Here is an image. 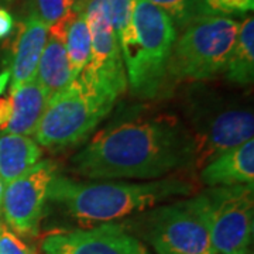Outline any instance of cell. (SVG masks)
<instances>
[{"label":"cell","mask_w":254,"mask_h":254,"mask_svg":"<svg viewBox=\"0 0 254 254\" xmlns=\"http://www.w3.org/2000/svg\"><path fill=\"white\" fill-rule=\"evenodd\" d=\"M143 233L157 254H218L193 198L150 210Z\"/></svg>","instance_id":"obj_7"},{"label":"cell","mask_w":254,"mask_h":254,"mask_svg":"<svg viewBox=\"0 0 254 254\" xmlns=\"http://www.w3.org/2000/svg\"><path fill=\"white\" fill-rule=\"evenodd\" d=\"M195 184L178 174L147 182L78 181L54 175L47 200H51L82 223H109L143 212L163 200L188 196Z\"/></svg>","instance_id":"obj_2"},{"label":"cell","mask_w":254,"mask_h":254,"mask_svg":"<svg viewBox=\"0 0 254 254\" xmlns=\"http://www.w3.org/2000/svg\"><path fill=\"white\" fill-rule=\"evenodd\" d=\"M196 133L171 115L106 127L71 158L69 171L86 180H158L198 165Z\"/></svg>","instance_id":"obj_1"},{"label":"cell","mask_w":254,"mask_h":254,"mask_svg":"<svg viewBox=\"0 0 254 254\" xmlns=\"http://www.w3.org/2000/svg\"><path fill=\"white\" fill-rule=\"evenodd\" d=\"M100 4L116 33L126 68L133 63L138 48V38L133 24V0H100Z\"/></svg>","instance_id":"obj_18"},{"label":"cell","mask_w":254,"mask_h":254,"mask_svg":"<svg viewBox=\"0 0 254 254\" xmlns=\"http://www.w3.org/2000/svg\"><path fill=\"white\" fill-rule=\"evenodd\" d=\"M254 134V115L249 109H226L196 133L199 140L198 165L209 163L216 155L237 147Z\"/></svg>","instance_id":"obj_11"},{"label":"cell","mask_w":254,"mask_h":254,"mask_svg":"<svg viewBox=\"0 0 254 254\" xmlns=\"http://www.w3.org/2000/svg\"><path fill=\"white\" fill-rule=\"evenodd\" d=\"M115 102L102 96L79 79L50 98L37 125V144L61 151L89 137L100 120L108 116Z\"/></svg>","instance_id":"obj_5"},{"label":"cell","mask_w":254,"mask_h":254,"mask_svg":"<svg viewBox=\"0 0 254 254\" xmlns=\"http://www.w3.org/2000/svg\"><path fill=\"white\" fill-rule=\"evenodd\" d=\"M239 24L227 16H203L193 20L174 43L168 78L181 82L208 81L225 72Z\"/></svg>","instance_id":"obj_3"},{"label":"cell","mask_w":254,"mask_h":254,"mask_svg":"<svg viewBox=\"0 0 254 254\" xmlns=\"http://www.w3.org/2000/svg\"><path fill=\"white\" fill-rule=\"evenodd\" d=\"M41 249L46 254H151L138 237L113 222L51 233Z\"/></svg>","instance_id":"obj_10"},{"label":"cell","mask_w":254,"mask_h":254,"mask_svg":"<svg viewBox=\"0 0 254 254\" xmlns=\"http://www.w3.org/2000/svg\"><path fill=\"white\" fill-rule=\"evenodd\" d=\"M65 50L71 65L73 81L82 72L91 57V33L83 10V0L78 1L76 11L65 34Z\"/></svg>","instance_id":"obj_19"},{"label":"cell","mask_w":254,"mask_h":254,"mask_svg":"<svg viewBox=\"0 0 254 254\" xmlns=\"http://www.w3.org/2000/svg\"><path fill=\"white\" fill-rule=\"evenodd\" d=\"M55 164L41 160L4 188L1 213L7 225L20 236H37L43 218L47 192L55 175Z\"/></svg>","instance_id":"obj_9"},{"label":"cell","mask_w":254,"mask_h":254,"mask_svg":"<svg viewBox=\"0 0 254 254\" xmlns=\"http://www.w3.org/2000/svg\"><path fill=\"white\" fill-rule=\"evenodd\" d=\"M10 118V98H0V127H3Z\"/></svg>","instance_id":"obj_25"},{"label":"cell","mask_w":254,"mask_h":254,"mask_svg":"<svg viewBox=\"0 0 254 254\" xmlns=\"http://www.w3.org/2000/svg\"><path fill=\"white\" fill-rule=\"evenodd\" d=\"M14 30V17L9 10L0 7V40L6 38Z\"/></svg>","instance_id":"obj_24"},{"label":"cell","mask_w":254,"mask_h":254,"mask_svg":"<svg viewBox=\"0 0 254 254\" xmlns=\"http://www.w3.org/2000/svg\"><path fill=\"white\" fill-rule=\"evenodd\" d=\"M9 98L10 118L4 126L0 127L1 133L21 136L34 134L50 100L43 85L34 78L16 89H10Z\"/></svg>","instance_id":"obj_14"},{"label":"cell","mask_w":254,"mask_h":254,"mask_svg":"<svg viewBox=\"0 0 254 254\" xmlns=\"http://www.w3.org/2000/svg\"><path fill=\"white\" fill-rule=\"evenodd\" d=\"M225 78L237 85H249L254 79V18L239 24L236 41L229 55Z\"/></svg>","instance_id":"obj_17"},{"label":"cell","mask_w":254,"mask_h":254,"mask_svg":"<svg viewBox=\"0 0 254 254\" xmlns=\"http://www.w3.org/2000/svg\"><path fill=\"white\" fill-rule=\"evenodd\" d=\"M36 79L43 85L50 98L69 88L73 78L63 40L48 34L38 63Z\"/></svg>","instance_id":"obj_16"},{"label":"cell","mask_w":254,"mask_h":254,"mask_svg":"<svg viewBox=\"0 0 254 254\" xmlns=\"http://www.w3.org/2000/svg\"><path fill=\"white\" fill-rule=\"evenodd\" d=\"M9 82H10V71L9 69H6V71H3V72L0 73V95L4 92L6 88H7Z\"/></svg>","instance_id":"obj_26"},{"label":"cell","mask_w":254,"mask_h":254,"mask_svg":"<svg viewBox=\"0 0 254 254\" xmlns=\"http://www.w3.org/2000/svg\"><path fill=\"white\" fill-rule=\"evenodd\" d=\"M48 38V27L31 10L20 26L13 46L10 82L16 89L36 78L38 63Z\"/></svg>","instance_id":"obj_12"},{"label":"cell","mask_w":254,"mask_h":254,"mask_svg":"<svg viewBox=\"0 0 254 254\" xmlns=\"http://www.w3.org/2000/svg\"><path fill=\"white\" fill-rule=\"evenodd\" d=\"M79 0H34L33 11L50 28L76 9Z\"/></svg>","instance_id":"obj_21"},{"label":"cell","mask_w":254,"mask_h":254,"mask_svg":"<svg viewBox=\"0 0 254 254\" xmlns=\"http://www.w3.org/2000/svg\"><path fill=\"white\" fill-rule=\"evenodd\" d=\"M131 10L138 48L126 68L127 83L134 96L153 99L170 79L168 63L178 31L165 11L145 0H133Z\"/></svg>","instance_id":"obj_4"},{"label":"cell","mask_w":254,"mask_h":254,"mask_svg":"<svg viewBox=\"0 0 254 254\" xmlns=\"http://www.w3.org/2000/svg\"><path fill=\"white\" fill-rule=\"evenodd\" d=\"M4 188H6V184H4V182H3V180L0 178V213H1V202H3Z\"/></svg>","instance_id":"obj_27"},{"label":"cell","mask_w":254,"mask_h":254,"mask_svg":"<svg viewBox=\"0 0 254 254\" xmlns=\"http://www.w3.org/2000/svg\"><path fill=\"white\" fill-rule=\"evenodd\" d=\"M254 185L209 187L193 196L218 254H249L254 229Z\"/></svg>","instance_id":"obj_6"},{"label":"cell","mask_w":254,"mask_h":254,"mask_svg":"<svg viewBox=\"0 0 254 254\" xmlns=\"http://www.w3.org/2000/svg\"><path fill=\"white\" fill-rule=\"evenodd\" d=\"M209 14L212 16H237L252 11L254 0H203Z\"/></svg>","instance_id":"obj_22"},{"label":"cell","mask_w":254,"mask_h":254,"mask_svg":"<svg viewBox=\"0 0 254 254\" xmlns=\"http://www.w3.org/2000/svg\"><path fill=\"white\" fill-rule=\"evenodd\" d=\"M145 1L165 11L167 16L171 18L177 31H182L196 18L212 16L209 14L203 0H145Z\"/></svg>","instance_id":"obj_20"},{"label":"cell","mask_w":254,"mask_h":254,"mask_svg":"<svg viewBox=\"0 0 254 254\" xmlns=\"http://www.w3.org/2000/svg\"><path fill=\"white\" fill-rule=\"evenodd\" d=\"M0 254H37L11 229L0 225Z\"/></svg>","instance_id":"obj_23"},{"label":"cell","mask_w":254,"mask_h":254,"mask_svg":"<svg viewBox=\"0 0 254 254\" xmlns=\"http://www.w3.org/2000/svg\"><path fill=\"white\" fill-rule=\"evenodd\" d=\"M41 147L30 136L0 134V178L6 185L17 180L41 161Z\"/></svg>","instance_id":"obj_15"},{"label":"cell","mask_w":254,"mask_h":254,"mask_svg":"<svg viewBox=\"0 0 254 254\" xmlns=\"http://www.w3.org/2000/svg\"><path fill=\"white\" fill-rule=\"evenodd\" d=\"M208 187L254 185V140L223 151L210 160L200 173Z\"/></svg>","instance_id":"obj_13"},{"label":"cell","mask_w":254,"mask_h":254,"mask_svg":"<svg viewBox=\"0 0 254 254\" xmlns=\"http://www.w3.org/2000/svg\"><path fill=\"white\" fill-rule=\"evenodd\" d=\"M91 33V57L76 79L112 102L127 89V75L116 33L105 16L100 0H83Z\"/></svg>","instance_id":"obj_8"}]
</instances>
